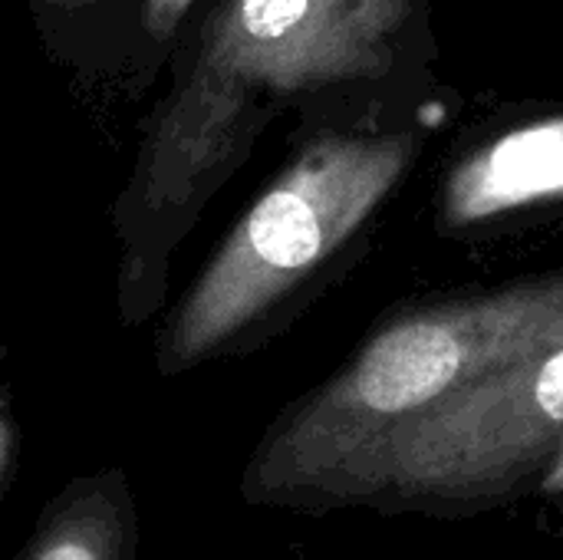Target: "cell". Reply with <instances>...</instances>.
I'll list each match as a JSON object with an SVG mask.
<instances>
[{
    "instance_id": "1",
    "label": "cell",
    "mask_w": 563,
    "mask_h": 560,
    "mask_svg": "<svg viewBox=\"0 0 563 560\" xmlns=\"http://www.w3.org/2000/svg\"><path fill=\"white\" fill-rule=\"evenodd\" d=\"M561 340L563 271L406 310L280 413L244 469L241 495L247 505L317 515L336 479L396 426Z\"/></svg>"
},
{
    "instance_id": "2",
    "label": "cell",
    "mask_w": 563,
    "mask_h": 560,
    "mask_svg": "<svg viewBox=\"0 0 563 560\" xmlns=\"http://www.w3.org/2000/svg\"><path fill=\"white\" fill-rule=\"evenodd\" d=\"M419 152L412 132H330L244 211L175 310L158 366L181 373L254 327L327 267L383 208Z\"/></svg>"
},
{
    "instance_id": "3",
    "label": "cell",
    "mask_w": 563,
    "mask_h": 560,
    "mask_svg": "<svg viewBox=\"0 0 563 560\" xmlns=\"http://www.w3.org/2000/svg\"><path fill=\"white\" fill-rule=\"evenodd\" d=\"M563 446V340L485 373L369 446L330 488L323 512L465 515L544 475Z\"/></svg>"
},
{
    "instance_id": "4",
    "label": "cell",
    "mask_w": 563,
    "mask_h": 560,
    "mask_svg": "<svg viewBox=\"0 0 563 560\" xmlns=\"http://www.w3.org/2000/svg\"><path fill=\"white\" fill-rule=\"evenodd\" d=\"M393 56L353 30L330 0H224L191 83L158 132L152 182L185 198L251 139L264 96L379 79Z\"/></svg>"
},
{
    "instance_id": "5",
    "label": "cell",
    "mask_w": 563,
    "mask_h": 560,
    "mask_svg": "<svg viewBox=\"0 0 563 560\" xmlns=\"http://www.w3.org/2000/svg\"><path fill=\"white\" fill-rule=\"evenodd\" d=\"M563 198V112L521 122L472 149L442 182L439 231L459 234Z\"/></svg>"
},
{
    "instance_id": "6",
    "label": "cell",
    "mask_w": 563,
    "mask_h": 560,
    "mask_svg": "<svg viewBox=\"0 0 563 560\" xmlns=\"http://www.w3.org/2000/svg\"><path fill=\"white\" fill-rule=\"evenodd\" d=\"M139 508L125 469L66 482L40 512L13 560H135Z\"/></svg>"
},
{
    "instance_id": "7",
    "label": "cell",
    "mask_w": 563,
    "mask_h": 560,
    "mask_svg": "<svg viewBox=\"0 0 563 560\" xmlns=\"http://www.w3.org/2000/svg\"><path fill=\"white\" fill-rule=\"evenodd\" d=\"M419 0H330V7L366 40L393 50V40L406 30ZM396 53V50H393Z\"/></svg>"
},
{
    "instance_id": "8",
    "label": "cell",
    "mask_w": 563,
    "mask_h": 560,
    "mask_svg": "<svg viewBox=\"0 0 563 560\" xmlns=\"http://www.w3.org/2000/svg\"><path fill=\"white\" fill-rule=\"evenodd\" d=\"M16 462H20V426L10 406V393L0 383V505L16 475Z\"/></svg>"
},
{
    "instance_id": "9",
    "label": "cell",
    "mask_w": 563,
    "mask_h": 560,
    "mask_svg": "<svg viewBox=\"0 0 563 560\" xmlns=\"http://www.w3.org/2000/svg\"><path fill=\"white\" fill-rule=\"evenodd\" d=\"M191 3L195 0H145V23H148L152 36L165 40L178 26V20L188 13Z\"/></svg>"
},
{
    "instance_id": "10",
    "label": "cell",
    "mask_w": 563,
    "mask_h": 560,
    "mask_svg": "<svg viewBox=\"0 0 563 560\" xmlns=\"http://www.w3.org/2000/svg\"><path fill=\"white\" fill-rule=\"evenodd\" d=\"M541 492H563V446L558 449V455L551 459V465H548V472L541 475V485H538Z\"/></svg>"
},
{
    "instance_id": "11",
    "label": "cell",
    "mask_w": 563,
    "mask_h": 560,
    "mask_svg": "<svg viewBox=\"0 0 563 560\" xmlns=\"http://www.w3.org/2000/svg\"><path fill=\"white\" fill-rule=\"evenodd\" d=\"M56 3H79V0H56Z\"/></svg>"
}]
</instances>
